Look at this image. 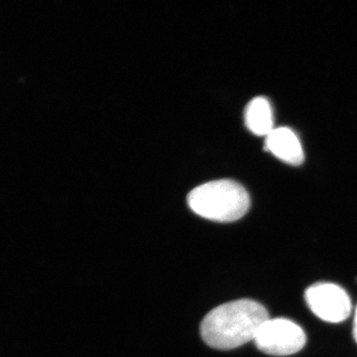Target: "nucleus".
Returning a JSON list of instances; mask_svg holds the SVG:
<instances>
[{
  "mask_svg": "<svg viewBox=\"0 0 357 357\" xmlns=\"http://www.w3.org/2000/svg\"><path fill=\"white\" fill-rule=\"evenodd\" d=\"M268 319L267 310L256 301H232L215 307L204 317L201 335L208 347L229 351L255 340Z\"/></svg>",
  "mask_w": 357,
  "mask_h": 357,
  "instance_id": "obj_1",
  "label": "nucleus"
},
{
  "mask_svg": "<svg viewBox=\"0 0 357 357\" xmlns=\"http://www.w3.org/2000/svg\"><path fill=\"white\" fill-rule=\"evenodd\" d=\"M190 208L199 217L232 222L244 217L250 206L248 191L232 180H217L195 188L188 195Z\"/></svg>",
  "mask_w": 357,
  "mask_h": 357,
  "instance_id": "obj_2",
  "label": "nucleus"
},
{
  "mask_svg": "<svg viewBox=\"0 0 357 357\" xmlns=\"http://www.w3.org/2000/svg\"><path fill=\"white\" fill-rule=\"evenodd\" d=\"M306 335L297 324L287 319H268L253 342L260 351L273 356H287L306 344Z\"/></svg>",
  "mask_w": 357,
  "mask_h": 357,
  "instance_id": "obj_3",
  "label": "nucleus"
},
{
  "mask_svg": "<svg viewBox=\"0 0 357 357\" xmlns=\"http://www.w3.org/2000/svg\"><path fill=\"white\" fill-rule=\"evenodd\" d=\"M305 299L311 311L328 323L344 321L351 312V298L335 284H314L307 289Z\"/></svg>",
  "mask_w": 357,
  "mask_h": 357,
  "instance_id": "obj_4",
  "label": "nucleus"
},
{
  "mask_svg": "<svg viewBox=\"0 0 357 357\" xmlns=\"http://www.w3.org/2000/svg\"><path fill=\"white\" fill-rule=\"evenodd\" d=\"M265 149L289 165L299 166L305 156L299 138L288 128H274L265 137Z\"/></svg>",
  "mask_w": 357,
  "mask_h": 357,
  "instance_id": "obj_5",
  "label": "nucleus"
},
{
  "mask_svg": "<svg viewBox=\"0 0 357 357\" xmlns=\"http://www.w3.org/2000/svg\"><path fill=\"white\" fill-rule=\"evenodd\" d=\"M244 119L248 130L257 136L266 137L275 128L271 103L263 96H257L248 103Z\"/></svg>",
  "mask_w": 357,
  "mask_h": 357,
  "instance_id": "obj_6",
  "label": "nucleus"
},
{
  "mask_svg": "<svg viewBox=\"0 0 357 357\" xmlns=\"http://www.w3.org/2000/svg\"><path fill=\"white\" fill-rule=\"evenodd\" d=\"M354 340H356V342H357V307L356 310V317H354Z\"/></svg>",
  "mask_w": 357,
  "mask_h": 357,
  "instance_id": "obj_7",
  "label": "nucleus"
}]
</instances>
